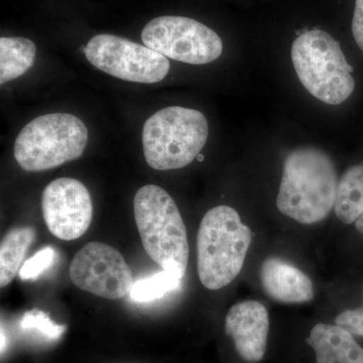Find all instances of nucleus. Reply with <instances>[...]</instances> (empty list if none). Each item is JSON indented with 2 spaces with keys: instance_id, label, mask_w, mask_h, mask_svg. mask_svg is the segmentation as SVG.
<instances>
[{
  "instance_id": "5701e85b",
  "label": "nucleus",
  "mask_w": 363,
  "mask_h": 363,
  "mask_svg": "<svg viewBox=\"0 0 363 363\" xmlns=\"http://www.w3.org/2000/svg\"><path fill=\"white\" fill-rule=\"evenodd\" d=\"M197 157L199 161H203V159H204V157H203L202 155H198Z\"/></svg>"
},
{
  "instance_id": "6ab92c4d",
  "label": "nucleus",
  "mask_w": 363,
  "mask_h": 363,
  "mask_svg": "<svg viewBox=\"0 0 363 363\" xmlns=\"http://www.w3.org/2000/svg\"><path fill=\"white\" fill-rule=\"evenodd\" d=\"M56 259V252L52 247H45L26 260L18 276L23 281L37 279L43 272L49 269Z\"/></svg>"
},
{
  "instance_id": "4be33fe9",
  "label": "nucleus",
  "mask_w": 363,
  "mask_h": 363,
  "mask_svg": "<svg viewBox=\"0 0 363 363\" xmlns=\"http://www.w3.org/2000/svg\"><path fill=\"white\" fill-rule=\"evenodd\" d=\"M355 225H357V230L363 233V214L355 222Z\"/></svg>"
},
{
  "instance_id": "0eeeda50",
  "label": "nucleus",
  "mask_w": 363,
  "mask_h": 363,
  "mask_svg": "<svg viewBox=\"0 0 363 363\" xmlns=\"http://www.w3.org/2000/svg\"><path fill=\"white\" fill-rule=\"evenodd\" d=\"M142 40L162 56L192 65L211 63L223 50L220 37L213 30L185 16L154 18L143 28Z\"/></svg>"
},
{
  "instance_id": "2eb2a0df",
  "label": "nucleus",
  "mask_w": 363,
  "mask_h": 363,
  "mask_svg": "<svg viewBox=\"0 0 363 363\" xmlns=\"http://www.w3.org/2000/svg\"><path fill=\"white\" fill-rule=\"evenodd\" d=\"M37 47L26 38L4 37L0 39V83L21 77L35 63Z\"/></svg>"
},
{
  "instance_id": "1a4fd4ad",
  "label": "nucleus",
  "mask_w": 363,
  "mask_h": 363,
  "mask_svg": "<svg viewBox=\"0 0 363 363\" xmlns=\"http://www.w3.org/2000/svg\"><path fill=\"white\" fill-rule=\"evenodd\" d=\"M72 283L80 290L107 300L130 294L133 274L118 250L92 241L76 253L69 267Z\"/></svg>"
},
{
  "instance_id": "b1692460",
  "label": "nucleus",
  "mask_w": 363,
  "mask_h": 363,
  "mask_svg": "<svg viewBox=\"0 0 363 363\" xmlns=\"http://www.w3.org/2000/svg\"><path fill=\"white\" fill-rule=\"evenodd\" d=\"M363 306V305H362Z\"/></svg>"
},
{
  "instance_id": "f3484780",
  "label": "nucleus",
  "mask_w": 363,
  "mask_h": 363,
  "mask_svg": "<svg viewBox=\"0 0 363 363\" xmlns=\"http://www.w3.org/2000/svg\"><path fill=\"white\" fill-rule=\"evenodd\" d=\"M181 281L182 279L175 274L162 271L133 284L130 297L135 302H150L176 290L180 286Z\"/></svg>"
},
{
  "instance_id": "f257e3e1",
  "label": "nucleus",
  "mask_w": 363,
  "mask_h": 363,
  "mask_svg": "<svg viewBox=\"0 0 363 363\" xmlns=\"http://www.w3.org/2000/svg\"><path fill=\"white\" fill-rule=\"evenodd\" d=\"M337 186L335 167L324 152L316 147L294 150L284 164L277 207L298 223H317L334 207Z\"/></svg>"
},
{
  "instance_id": "4468645a",
  "label": "nucleus",
  "mask_w": 363,
  "mask_h": 363,
  "mask_svg": "<svg viewBox=\"0 0 363 363\" xmlns=\"http://www.w3.org/2000/svg\"><path fill=\"white\" fill-rule=\"evenodd\" d=\"M35 238L33 227H16L0 245V286H9L21 271V262Z\"/></svg>"
},
{
  "instance_id": "aec40b11",
  "label": "nucleus",
  "mask_w": 363,
  "mask_h": 363,
  "mask_svg": "<svg viewBox=\"0 0 363 363\" xmlns=\"http://www.w3.org/2000/svg\"><path fill=\"white\" fill-rule=\"evenodd\" d=\"M336 325L350 332L351 335L363 337V306L355 310H346L335 320Z\"/></svg>"
},
{
  "instance_id": "ddd939ff",
  "label": "nucleus",
  "mask_w": 363,
  "mask_h": 363,
  "mask_svg": "<svg viewBox=\"0 0 363 363\" xmlns=\"http://www.w3.org/2000/svg\"><path fill=\"white\" fill-rule=\"evenodd\" d=\"M307 343L316 353L317 363H363V348L338 325L317 324Z\"/></svg>"
},
{
  "instance_id": "dca6fc26",
  "label": "nucleus",
  "mask_w": 363,
  "mask_h": 363,
  "mask_svg": "<svg viewBox=\"0 0 363 363\" xmlns=\"http://www.w3.org/2000/svg\"><path fill=\"white\" fill-rule=\"evenodd\" d=\"M334 210L345 224L357 222L363 214V166L348 169L339 181Z\"/></svg>"
},
{
  "instance_id": "f03ea898",
  "label": "nucleus",
  "mask_w": 363,
  "mask_h": 363,
  "mask_svg": "<svg viewBox=\"0 0 363 363\" xmlns=\"http://www.w3.org/2000/svg\"><path fill=\"white\" fill-rule=\"evenodd\" d=\"M133 212L145 252L162 271L183 279L189 262L187 229L173 198L159 186H143L133 199Z\"/></svg>"
},
{
  "instance_id": "a211bd4d",
  "label": "nucleus",
  "mask_w": 363,
  "mask_h": 363,
  "mask_svg": "<svg viewBox=\"0 0 363 363\" xmlns=\"http://www.w3.org/2000/svg\"><path fill=\"white\" fill-rule=\"evenodd\" d=\"M21 328L26 330L35 329L51 339H58L66 330L65 325H59L52 321L49 315L39 309L26 312L21 320Z\"/></svg>"
},
{
  "instance_id": "9b49d317",
  "label": "nucleus",
  "mask_w": 363,
  "mask_h": 363,
  "mask_svg": "<svg viewBox=\"0 0 363 363\" xmlns=\"http://www.w3.org/2000/svg\"><path fill=\"white\" fill-rule=\"evenodd\" d=\"M269 318L266 307L257 301L233 306L225 318V332L236 351L248 362H259L266 353Z\"/></svg>"
},
{
  "instance_id": "423d86ee",
  "label": "nucleus",
  "mask_w": 363,
  "mask_h": 363,
  "mask_svg": "<svg viewBox=\"0 0 363 363\" xmlns=\"http://www.w3.org/2000/svg\"><path fill=\"white\" fill-rule=\"evenodd\" d=\"M292 60L301 83L320 101L337 105L352 94L353 68L329 33L313 30L301 35L294 42Z\"/></svg>"
},
{
  "instance_id": "9d476101",
  "label": "nucleus",
  "mask_w": 363,
  "mask_h": 363,
  "mask_svg": "<svg viewBox=\"0 0 363 363\" xmlns=\"http://www.w3.org/2000/svg\"><path fill=\"white\" fill-rule=\"evenodd\" d=\"M42 210L50 233L61 240H77L87 233L92 222L89 191L73 178L57 179L45 188Z\"/></svg>"
},
{
  "instance_id": "20e7f679",
  "label": "nucleus",
  "mask_w": 363,
  "mask_h": 363,
  "mask_svg": "<svg viewBox=\"0 0 363 363\" xmlns=\"http://www.w3.org/2000/svg\"><path fill=\"white\" fill-rule=\"evenodd\" d=\"M208 131L202 112L181 106L162 109L143 125L145 161L157 171L184 168L200 155L206 145Z\"/></svg>"
},
{
  "instance_id": "7ed1b4c3",
  "label": "nucleus",
  "mask_w": 363,
  "mask_h": 363,
  "mask_svg": "<svg viewBox=\"0 0 363 363\" xmlns=\"http://www.w3.org/2000/svg\"><path fill=\"white\" fill-rule=\"evenodd\" d=\"M252 233L233 208H212L203 217L197 234V271L208 290L233 283L245 264Z\"/></svg>"
},
{
  "instance_id": "f8f14e48",
  "label": "nucleus",
  "mask_w": 363,
  "mask_h": 363,
  "mask_svg": "<svg viewBox=\"0 0 363 363\" xmlns=\"http://www.w3.org/2000/svg\"><path fill=\"white\" fill-rule=\"evenodd\" d=\"M260 279L267 295L278 302L298 304L309 302L314 297L309 277L286 260L277 257L264 260Z\"/></svg>"
},
{
  "instance_id": "6e6552de",
  "label": "nucleus",
  "mask_w": 363,
  "mask_h": 363,
  "mask_svg": "<svg viewBox=\"0 0 363 363\" xmlns=\"http://www.w3.org/2000/svg\"><path fill=\"white\" fill-rule=\"evenodd\" d=\"M86 59L98 70L130 82H161L168 75L167 57L147 45L117 35H95L84 48Z\"/></svg>"
},
{
  "instance_id": "39448f33",
  "label": "nucleus",
  "mask_w": 363,
  "mask_h": 363,
  "mask_svg": "<svg viewBox=\"0 0 363 363\" xmlns=\"http://www.w3.org/2000/svg\"><path fill=\"white\" fill-rule=\"evenodd\" d=\"M88 130L79 117L70 113H49L37 117L18 133L14 157L26 172L48 171L82 156Z\"/></svg>"
},
{
  "instance_id": "412c9836",
  "label": "nucleus",
  "mask_w": 363,
  "mask_h": 363,
  "mask_svg": "<svg viewBox=\"0 0 363 363\" xmlns=\"http://www.w3.org/2000/svg\"><path fill=\"white\" fill-rule=\"evenodd\" d=\"M352 33L358 47L363 52V0L355 1L352 20Z\"/></svg>"
}]
</instances>
